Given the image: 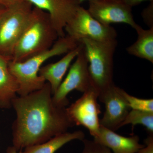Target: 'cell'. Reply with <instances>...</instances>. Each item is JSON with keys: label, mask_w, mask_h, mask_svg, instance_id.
<instances>
[{"label": "cell", "mask_w": 153, "mask_h": 153, "mask_svg": "<svg viewBox=\"0 0 153 153\" xmlns=\"http://www.w3.org/2000/svg\"><path fill=\"white\" fill-rule=\"evenodd\" d=\"M12 107L16 114L12 127L13 146L18 151L45 142L75 126L66 108L53 102L48 82L27 95L17 96Z\"/></svg>", "instance_id": "cell-1"}, {"label": "cell", "mask_w": 153, "mask_h": 153, "mask_svg": "<svg viewBox=\"0 0 153 153\" xmlns=\"http://www.w3.org/2000/svg\"><path fill=\"white\" fill-rule=\"evenodd\" d=\"M79 44L67 35L59 38L50 49L25 61L14 62L10 60L9 69L19 86L17 94L23 96L41 89L46 82L39 75L42 65L52 57L68 53Z\"/></svg>", "instance_id": "cell-2"}, {"label": "cell", "mask_w": 153, "mask_h": 153, "mask_svg": "<svg viewBox=\"0 0 153 153\" xmlns=\"http://www.w3.org/2000/svg\"><path fill=\"white\" fill-rule=\"evenodd\" d=\"M58 38L49 14L34 7L10 60L22 62L45 52L52 47Z\"/></svg>", "instance_id": "cell-3"}, {"label": "cell", "mask_w": 153, "mask_h": 153, "mask_svg": "<svg viewBox=\"0 0 153 153\" xmlns=\"http://www.w3.org/2000/svg\"><path fill=\"white\" fill-rule=\"evenodd\" d=\"M79 43L83 45L92 85L100 93L114 84V56L117 40L99 41L84 38Z\"/></svg>", "instance_id": "cell-4"}, {"label": "cell", "mask_w": 153, "mask_h": 153, "mask_svg": "<svg viewBox=\"0 0 153 153\" xmlns=\"http://www.w3.org/2000/svg\"><path fill=\"white\" fill-rule=\"evenodd\" d=\"M33 6L27 1L5 8L0 15V55L10 60L27 25Z\"/></svg>", "instance_id": "cell-5"}, {"label": "cell", "mask_w": 153, "mask_h": 153, "mask_svg": "<svg viewBox=\"0 0 153 153\" xmlns=\"http://www.w3.org/2000/svg\"><path fill=\"white\" fill-rule=\"evenodd\" d=\"M64 30L68 36L79 43L84 38L99 41H110L116 39L117 36L114 28L100 23L81 6L66 25Z\"/></svg>", "instance_id": "cell-6"}, {"label": "cell", "mask_w": 153, "mask_h": 153, "mask_svg": "<svg viewBox=\"0 0 153 153\" xmlns=\"http://www.w3.org/2000/svg\"><path fill=\"white\" fill-rule=\"evenodd\" d=\"M98 94L97 91L92 86L66 108L74 125L85 127L94 138L98 134L100 127L99 115L101 111L97 101Z\"/></svg>", "instance_id": "cell-7"}, {"label": "cell", "mask_w": 153, "mask_h": 153, "mask_svg": "<svg viewBox=\"0 0 153 153\" xmlns=\"http://www.w3.org/2000/svg\"><path fill=\"white\" fill-rule=\"evenodd\" d=\"M92 86L88 73V62L83 47L70 67L66 78L52 95V100L57 106L66 107L69 103L67 97L68 94L74 90L83 93Z\"/></svg>", "instance_id": "cell-8"}, {"label": "cell", "mask_w": 153, "mask_h": 153, "mask_svg": "<svg viewBox=\"0 0 153 153\" xmlns=\"http://www.w3.org/2000/svg\"><path fill=\"white\" fill-rule=\"evenodd\" d=\"M123 90L114 83L98 94L99 100L105 106L103 117L100 120V126L114 131L121 127L131 110L124 96Z\"/></svg>", "instance_id": "cell-9"}, {"label": "cell", "mask_w": 153, "mask_h": 153, "mask_svg": "<svg viewBox=\"0 0 153 153\" xmlns=\"http://www.w3.org/2000/svg\"><path fill=\"white\" fill-rule=\"evenodd\" d=\"M88 11L91 16L104 25L123 23L134 28L132 8L122 0H96L89 1Z\"/></svg>", "instance_id": "cell-10"}, {"label": "cell", "mask_w": 153, "mask_h": 153, "mask_svg": "<svg viewBox=\"0 0 153 153\" xmlns=\"http://www.w3.org/2000/svg\"><path fill=\"white\" fill-rule=\"evenodd\" d=\"M33 6L49 14L59 38L65 35V27L80 7L79 0H28Z\"/></svg>", "instance_id": "cell-11"}, {"label": "cell", "mask_w": 153, "mask_h": 153, "mask_svg": "<svg viewBox=\"0 0 153 153\" xmlns=\"http://www.w3.org/2000/svg\"><path fill=\"white\" fill-rule=\"evenodd\" d=\"M94 140L108 148L113 153H137L145 146L140 143L138 136H123L102 126Z\"/></svg>", "instance_id": "cell-12"}, {"label": "cell", "mask_w": 153, "mask_h": 153, "mask_svg": "<svg viewBox=\"0 0 153 153\" xmlns=\"http://www.w3.org/2000/svg\"><path fill=\"white\" fill-rule=\"evenodd\" d=\"M82 43L74 49L66 53L60 60L54 63H49L40 68L39 76L48 82L51 87L52 95L58 89L71 62L83 49Z\"/></svg>", "instance_id": "cell-13"}, {"label": "cell", "mask_w": 153, "mask_h": 153, "mask_svg": "<svg viewBox=\"0 0 153 153\" xmlns=\"http://www.w3.org/2000/svg\"><path fill=\"white\" fill-rule=\"evenodd\" d=\"M10 60L0 55V108L8 109L17 96L19 86L9 68Z\"/></svg>", "instance_id": "cell-14"}, {"label": "cell", "mask_w": 153, "mask_h": 153, "mask_svg": "<svg viewBox=\"0 0 153 153\" xmlns=\"http://www.w3.org/2000/svg\"><path fill=\"white\" fill-rule=\"evenodd\" d=\"M137 38L136 41L126 49L129 55L153 63V27L144 30L137 24L134 28Z\"/></svg>", "instance_id": "cell-15"}, {"label": "cell", "mask_w": 153, "mask_h": 153, "mask_svg": "<svg viewBox=\"0 0 153 153\" xmlns=\"http://www.w3.org/2000/svg\"><path fill=\"white\" fill-rule=\"evenodd\" d=\"M85 134L81 131L63 133L53 137L45 142L25 148L22 153H55L67 143L74 140L82 141Z\"/></svg>", "instance_id": "cell-16"}, {"label": "cell", "mask_w": 153, "mask_h": 153, "mask_svg": "<svg viewBox=\"0 0 153 153\" xmlns=\"http://www.w3.org/2000/svg\"><path fill=\"white\" fill-rule=\"evenodd\" d=\"M128 124L133 126L142 125L146 127L149 134H153V112L131 109L121 125V127Z\"/></svg>", "instance_id": "cell-17"}, {"label": "cell", "mask_w": 153, "mask_h": 153, "mask_svg": "<svg viewBox=\"0 0 153 153\" xmlns=\"http://www.w3.org/2000/svg\"><path fill=\"white\" fill-rule=\"evenodd\" d=\"M123 93L131 109L153 112V99H143L130 95L123 90Z\"/></svg>", "instance_id": "cell-18"}, {"label": "cell", "mask_w": 153, "mask_h": 153, "mask_svg": "<svg viewBox=\"0 0 153 153\" xmlns=\"http://www.w3.org/2000/svg\"><path fill=\"white\" fill-rule=\"evenodd\" d=\"M82 142L83 149L81 153H113L108 148L96 142L94 140L84 139Z\"/></svg>", "instance_id": "cell-19"}, {"label": "cell", "mask_w": 153, "mask_h": 153, "mask_svg": "<svg viewBox=\"0 0 153 153\" xmlns=\"http://www.w3.org/2000/svg\"><path fill=\"white\" fill-rule=\"evenodd\" d=\"M141 16L145 24L149 28L153 27V1L150 2L142 12Z\"/></svg>", "instance_id": "cell-20"}, {"label": "cell", "mask_w": 153, "mask_h": 153, "mask_svg": "<svg viewBox=\"0 0 153 153\" xmlns=\"http://www.w3.org/2000/svg\"><path fill=\"white\" fill-rule=\"evenodd\" d=\"M146 146L141 149L137 153H153V134L149 135L145 140Z\"/></svg>", "instance_id": "cell-21"}, {"label": "cell", "mask_w": 153, "mask_h": 153, "mask_svg": "<svg viewBox=\"0 0 153 153\" xmlns=\"http://www.w3.org/2000/svg\"><path fill=\"white\" fill-rule=\"evenodd\" d=\"M27 1L28 0H0V6L5 8L9 7Z\"/></svg>", "instance_id": "cell-22"}, {"label": "cell", "mask_w": 153, "mask_h": 153, "mask_svg": "<svg viewBox=\"0 0 153 153\" xmlns=\"http://www.w3.org/2000/svg\"><path fill=\"white\" fill-rule=\"evenodd\" d=\"M122 1L126 4L131 8L135 6L138 5L144 1H149L150 2L153 1V0H122Z\"/></svg>", "instance_id": "cell-23"}, {"label": "cell", "mask_w": 153, "mask_h": 153, "mask_svg": "<svg viewBox=\"0 0 153 153\" xmlns=\"http://www.w3.org/2000/svg\"><path fill=\"white\" fill-rule=\"evenodd\" d=\"M6 153H22V150L18 151L15 147H9L7 149Z\"/></svg>", "instance_id": "cell-24"}, {"label": "cell", "mask_w": 153, "mask_h": 153, "mask_svg": "<svg viewBox=\"0 0 153 153\" xmlns=\"http://www.w3.org/2000/svg\"><path fill=\"white\" fill-rule=\"evenodd\" d=\"M5 8V7H2V6H0V15H1V13L2 12L3 10H4V9Z\"/></svg>", "instance_id": "cell-25"}, {"label": "cell", "mask_w": 153, "mask_h": 153, "mask_svg": "<svg viewBox=\"0 0 153 153\" xmlns=\"http://www.w3.org/2000/svg\"><path fill=\"white\" fill-rule=\"evenodd\" d=\"M80 1V2L82 3L83 1H85V0H79ZM88 1H96V0H88Z\"/></svg>", "instance_id": "cell-26"}]
</instances>
